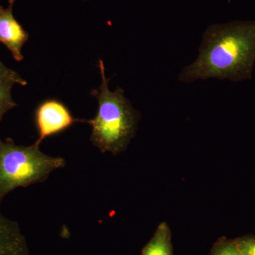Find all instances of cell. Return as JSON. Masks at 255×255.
<instances>
[{"label":"cell","mask_w":255,"mask_h":255,"mask_svg":"<svg viewBox=\"0 0 255 255\" xmlns=\"http://www.w3.org/2000/svg\"><path fill=\"white\" fill-rule=\"evenodd\" d=\"M255 64V21L217 23L204 32L197 58L183 68L178 80L244 81L253 78Z\"/></svg>","instance_id":"1"},{"label":"cell","mask_w":255,"mask_h":255,"mask_svg":"<svg viewBox=\"0 0 255 255\" xmlns=\"http://www.w3.org/2000/svg\"><path fill=\"white\" fill-rule=\"evenodd\" d=\"M102 84L94 90L92 96L98 101V112L95 118L84 120L92 127L91 142L102 153L118 155L127 149L136 131L139 114L124 95L121 87L111 92L110 79L105 75L103 60H99Z\"/></svg>","instance_id":"2"},{"label":"cell","mask_w":255,"mask_h":255,"mask_svg":"<svg viewBox=\"0 0 255 255\" xmlns=\"http://www.w3.org/2000/svg\"><path fill=\"white\" fill-rule=\"evenodd\" d=\"M65 166L63 157L47 155L35 143L18 145L12 139L0 138V206L14 189L44 182L52 172Z\"/></svg>","instance_id":"3"},{"label":"cell","mask_w":255,"mask_h":255,"mask_svg":"<svg viewBox=\"0 0 255 255\" xmlns=\"http://www.w3.org/2000/svg\"><path fill=\"white\" fill-rule=\"evenodd\" d=\"M84 122L83 119L75 118L63 102L55 99L42 102L34 112V123L38 132L35 144H40L47 137L61 133L70 128L75 122Z\"/></svg>","instance_id":"4"},{"label":"cell","mask_w":255,"mask_h":255,"mask_svg":"<svg viewBox=\"0 0 255 255\" xmlns=\"http://www.w3.org/2000/svg\"><path fill=\"white\" fill-rule=\"evenodd\" d=\"M14 0H9L6 8L0 6V42L6 46L16 61L23 59L22 48L29 35L13 15Z\"/></svg>","instance_id":"5"},{"label":"cell","mask_w":255,"mask_h":255,"mask_svg":"<svg viewBox=\"0 0 255 255\" xmlns=\"http://www.w3.org/2000/svg\"><path fill=\"white\" fill-rule=\"evenodd\" d=\"M0 255H29L26 238L16 221L0 213Z\"/></svg>","instance_id":"6"},{"label":"cell","mask_w":255,"mask_h":255,"mask_svg":"<svg viewBox=\"0 0 255 255\" xmlns=\"http://www.w3.org/2000/svg\"><path fill=\"white\" fill-rule=\"evenodd\" d=\"M140 255H174L172 233L166 222L161 223Z\"/></svg>","instance_id":"7"},{"label":"cell","mask_w":255,"mask_h":255,"mask_svg":"<svg viewBox=\"0 0 255 255\" xmlns=\"http://www.w3.org/2000/svg\"><path fill=\"white\" fill-rule=\"evenodd\" d=\"M14 85L11 82L0 81V122L6 112L17 106L11 97Z\"/></svg>","instance_id":"8"},{"label":"cell","mask_w":255,"mask_h":255,"mask_svg":"<svg viewBox=\"0 0 255 255\" xmlns=\"http://www.w3.org/2000/svg\"><path fill=\"white\" fill-rule=\"evenodd\" d=\"M210 255H243L238 250L234 240L221 238L211 248Z\"/></svg>","instance_id":"9"},{"label":"cell","mask_w":255,"mask_h":255,"mask_svg":"<svg viewBox=\"0 0 255 255\" xmlns=\"http://www.w3.org/2000/svg\"><path fill=\"white\" fill-rule=\"evenodd\" d=\"M0 81L11 82V83L18 84V85L26 86L27 82L16 72L5 66L4 64L0 61Z\"/></svg>","instance_id":"10"},{"label":"cell","mask_w":255,"mask_h":255,"mask_svg":"<svg viewBox=\"0 0 255 255\" xmlns=\"http://www.w3.org/2000/svg\"><path fill=\"white\" fill-rule=\"evenodd\" d=\"M234 242L243 255H255V236H243L234 240Z\"/></svg>","instance_id":"11"}]
</instances>
